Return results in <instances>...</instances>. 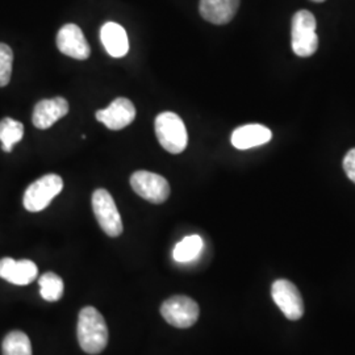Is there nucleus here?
I'll list each match as a JSON object with an SVG mask.
<instances>
[{"mask_svg":"<svg viewBox=\"0 0 355 355\" xmlns=\"http://www.w3.org/2000/svg\"><path fill=\"white\" fill-rule=\"evenodd\" d=\"M78 343L87 354L102 353L108 343V328L102 313L94 306H85L78 316Z\"/></svg>","mask_w":355,"mask_h":355,"instance_id":"nucleus-1","label":"nucleus"},{"mask_svg":"<svg viewBox=\"0 0 355 355\" xmlns=\"http://www.w3.org/2000/svg\"><path fill=\"white\" fill-rule=\"evenodd\" d=\"M316 19L306 10L293 15L291 23V46L297 57H311L318 48Z\"/></svg>","mask_w":355,"mask_h":355,"instance_id":"nucleus-2","label":"nucleus"},{"mask_svg":"<svg viewBox=\"0 0 355 355\" xmlns=\"http://www.w3.org/2000/svg\"><path fill=\"white\" fill-rule=\"evenodd\" d=\"M155 135L161 146L171 154H180L187 148V129L183 120L174 112H162L157 116Z\"/></svg>","mask_w":355,"mask_h":355,"instance_id":"nucleus-3","label":"nucleus"},{"mask_svg":"<svg viewBox=\"0 0 355 355\" xmlns=\"http://www.w3.org/2000/svg\"><path fill=\"white\" fill-rule=\"evenodd\" d=\"M62 189L64 180L57 174H46L40 178L24 192V208L29 212L44 211Z\"/></svg>","mask_w":355,"mask_h":355,"instance_id":"nucleus-4","label":"nucleus"},{"mask_svg":"<svg viewBox=\"0 0 355 355\" xmlns=\"http://www.w3.org/2000/svg\"><path fill=\"white\" fill-rule=\"evenodd\" d=\"M92 209L101 228L110 237H119L123 233V220L119 214L112 195L104 189L92 193Z\"/></svg>","mask_w":355,"mask_h":355,"instance_id":"nucleus-5","label":"nucleus"},{"mask_svg":"<svg viewBox=\"0 0 355 355\" xmlns=\"http://www.w3.org/2000/svg\"><path fill=\"white\" fill-rule=\"evenodd\" d=\"M199 305L189 296L178 295L161 305V315L166 321L179 329L191 328L199 318Z\"/></svg>","mask_w":355,"mask_h":355,"instance_id":"nucleus-6","label":"nucleus"},{"mask_svg":"<svg viewBox=\"0 0 355 355\" xmlns=\"http://www.w3.org/2000/svg\"><path fill=\"white\" fill-rule=\"evenodd\" d=\"M130 186L142 199L153 204L165 203L170 196L167 179L150 171H136L130 177Z\"/></svg>","mask_w":355,"mask_h":355,"instance_id":"nucleus-7","label":"nucleus"},{"mask_svg":"<svg viewBox=\"0 0 355 355\" xmlns=\"http://www.w3.org/2000/svg\"><path fill=\"white\" fill-rule=\"evenodd\" d=\"M271 295L275 304L279 306L282 313L291 320L296 321L304 315V303L297 287L290 280L279 279L274 282L271 287Z\"/></svg>","mask_w":355,"mask_h":355,"instance_id":"nucleus-8","label":"nucleus"},{"mask_svg":"<svg viewBox=\"0 0 355 355\" xmlns=\"http://www.w3.org/2000/svg\"><path fill=\"white\" fill-rule=\"evenodd\" d=\"M96 119L111 130H121L135 121L136 108L127 98H117L107 108L99 110Z\"/></svg>","mask_w":355,"mask_h":355,"instance_id":"nucleus-9","label":"nucleus"},{"mask_svg":"<svg viewBox=\"0 0 355 355\" xmlns=\"http://www.w3.org/2000/svg\"><path fill=\"white\" fill-rule=\"evenodd\" d=\"M57 48L64 55L79 61L87 60L91 54L87 40L82 29L76 24H66L60 29L57 35Z\"/></svg>","mask_w":355,"mask_h":355,"instance_id":"nucleus-10","label":"nucleus"},{"mask_svg":"<svg viewBox=\"0 0 355 355\" xmlns=\"http://www.w3.org/2000/svg\"><path fill=\"white\" fill-rule=\"evenodd\" d=\"M38 275V268L35 262L29 259L15 261L13 258L0 259V278L16 286H26L35 282Z\"/></svg>","mask_w":355,"mask_h":355,"instance_id":"nucleus-11","label":"nucleus"},{"mask_svg":"<svg viewBox=\"0 0 355 355\" xmlns=\"http://www.w3.org/2000/svg\"><path fill=\"white\" fill-rule=\"evenodd\" d=\"M69 114V103L64 98L44 99L35 105L32 123L37 129H48Z\"/></svg>","mask_w":355,"mask_h":355,"instance_id":"nucleus-12","label":"nucleus"},{"mask_svg":"<svg viewBox=\"0 0 355 355\" xmlns=\"http://www.w3.org/2000/svg\"><path fill=\"white\" fill-rule=\"evenodd\" d=\"M240 7V0H200L199 12L204 20L224 26L232 21Z\"/></svg>","mask_w":355,"mask_h":355,"instance_id":"nucleus-13","label":"nucleus"},{"mask_svg":"<svg viewBox=\"0 0 355 355\" xmlns=\"http://www.w3.org/2000/svg\"><path fill=\"white\" fill-rule=\"evenodd\" d=\"M272 139V132L261 124H249L237 128L232 135V145L236 149L246 150L265 145Z\"/></svg>","mask_w":355,"mask_h":355,"instance_id":"nucleus-14","label":"nucleus"},{"mask_svg":"<svg viewBox=\"0 0 355 355\" xmlns=\"http://www.w3.org/2000/svg\"><path fill=\"white\" fill-rule=\"evenodd\" d=\"M101 40L107 53L114 58H121L129 51L125 29L117 23H105L101 29Z\"/></svg>","mask_w":355,"mask_h":355,"instance_id":"nucleus-15","label":"nucleus"},{"mask_svg":"<svg viewBox=\"0 0 355 355\" xmlns=\"http://www.w3.org/2000/svg\"><path fill=\"white\" fill-rule=\"evenodd\" d=\"M203 240L200 236H187L175 245L173 250V258L179 263H187L199 257V254L203 250Z\"/></svg>","mask_w":355,"mask_h":355,"instance_id":"nucleus-16","label":"nucleus"},{"mask_svg":"<svg viewBox=\"0 0 355 355\" xmlns=\"http://www.w3.org/2000/svg\"><path fill=\"white\" fill-rule=\"evenodd\" d=\"M24 136V125L11 117H4L0 121V142L1 149L6 153L12 152V148L19 144Z\"/></svg>","mask_w":355,"mask_h":355,"instance_id":"nucleus-17","label":"nucleus"},{"mask_svg":"<svg viewBox=\"0 0 355 355\" xmlns=\"http://www.w3.org/2000/svg\"><path fill=\"white\" fill-rule=\"evenodd\" d=\"M1 350L3 355H32V345L26 333L13 330L4 337Z\"/></svg>","mask_w":355,"mask_h":355,"instance_id":"nucleus-18","label":"nucleus"},{"mask_svg":"<svg viewBox=\"0 0 355 355\" xmlns=\"http://www.w3.org/2000/svg\"><path fill=\"white\" fill-rule=\"evenodd\" d=\"M40 293L46 302H58L64 296V280L54 272H46L40 279Z\"/></svg>","mask_w":355,"mask_h":355,"instance_id":"nucleus-19","label":"nucleus"},{"mask_svg":"<svg viewBox=\"0 0 355 355\" xmlns=\"http://www.w3.org/2000/svg\"><path fill=\"white\" fill-rule=\"evenodd\" d=\"M13 51L8 45L0 44V87H6L12 76Z\"/></svg>","mask_w":355,"mask_h":355,"instance_id":"nucleus-20","label":"nucleus"},{"mask_svg":"<svg viewBox=\"0 0 355 355\" xmlns=\"http://www.w3.org/2000/svg\"><path fill=\"white\" fill-rule=\"evenodd\" d=\"M343 170L347 178L355 183V149L346 153L343 158Z\"/></svg>","mask_w":355,"mask_h":355,"instance_id":"nucleus-21","label":"nucleus"},{"mask_svg":"<svg viewBox=\"0 0 355 355\" xmlns=\"http://www.w3.org/2000/svg\"><path fill=\"white\" fill-rule=\"evenodd\" d=\"M312 1H315V3H324L325 0H312Z\"/></svg>","mask_w":355,"mask_h":355,"instance_id":"nucleus-22","label":"nucleus"}]
</instances>
